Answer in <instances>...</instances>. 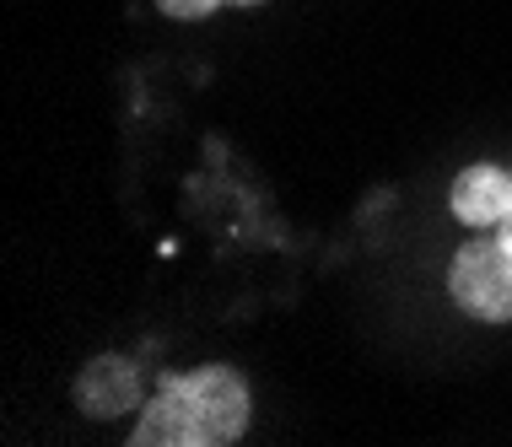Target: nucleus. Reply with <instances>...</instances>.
I'll return each mask as SVG.
<instances>
[{
  "instance_id": "nucleus-3",
  "label": "nucleus",
  "mask_w": 512,
  "mask_h": 447,
  "mask_svg": "<svg viewBox=\"0 0 512 447\" xmlns=\"http://www.w3.org/2000/svg\"><path fill=\"white\" fill-rule=\"evenodd\" d=\"M151 388L157 383H146V372H141L135 356L103 351V356H92L87 367L76 372L71 394H76V410L87 415V421H119V415L141 410V404L151 399Z\"/></svg>"
},
{
  "instance_id": "nucleus-1",
  "label": "nucleus",
  "mask_w": 512,
  "mask_h": 447,
  "mask_svg": "<svg viewBox=\"0 0 512 447\" xmlns=\"http://www.w3.org/2000/svg\"><path fill=\"white\" fill-rule=\"evenodd\" d=\"M448 211L475 237L448 264V297L475 324H512V167L469 162L448 189Z\"/></svg>"
},
{
  "instance_id": "nucleus-4",
  "label": "nucleus",
  "mask_w": 512,
  "mask_h": 447,
  "mask_svg": "<svg viewBox=\"0 0 512 447\" xmlns=\"http://www.w3.org/2000/svg\"><path fill=\"white\" fill-rule=\"evenodd\" d=\"M168 22H205L216 11H259L265 0H151Z\"/></svg>"
},
{
  "instance_id": "nucleus-2",
  "label": "nucleus",
  "mask_w": 512,
  "mask_h": 447,
  "mask_svg": "<svg viewBox=\"0 0 512 447\" xmlns=\"http://www.w3.org/2000/svg\"><path fill=\"white\" fill-rule=\"evenodd\" d=\"M254 426V388L238 367L205 361L184 372H157L151 399L135 410L130 447H232Z\"/></svg>"
}]
</instances>
